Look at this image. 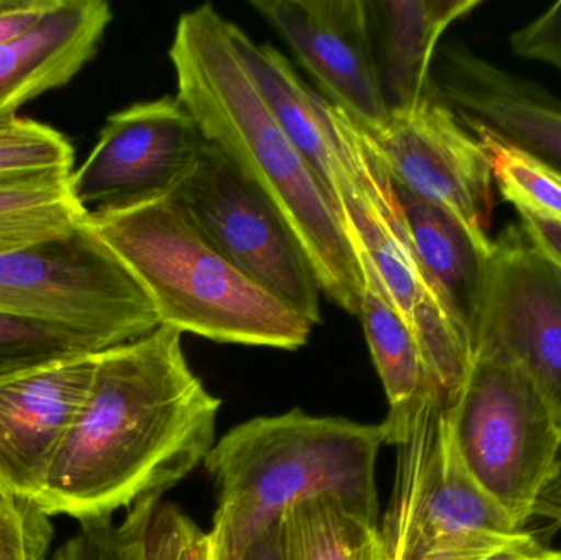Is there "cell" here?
<instances>
[{"label": "cell", "mask_w": 561, "mask_h": 560, "mask_svg": "<svg viewBox=\"0 0 561 560\" xmlns=\"http://www.w3.org/2000/svg\"><path fill=\"white\" fill-rule=\"evenodd\" d=\"M486 150L494 183L517 213L561 224V173L529 151L483 128L470 130Z\"/></svg>", "instance_id": "25"}, {"label": "cell", "mask_w": 561, "mask_h": 560, "mask_svg": "<svg viewBox=\"0 0 561 560\" xmlns=\"http://www.w3.org/2000/svg\"><path fill=\"white\" fill-rule=\"evenodd\" d=\"M386 444L398 449L381 528L389 560H484L520 533L465 469L440 395Z\"/></svg>", "instance_id": "6"}, {"label": "cell", "mask_w": 561, "mask_h": 560, "mask_svg": "<svg viewBox=\"0 0 561 560\" xmlns=\"http://www.w3.org/2000/svg\"><path fill=\"white\" fill-rule=\"evenodd\" d=\"M209 546V533H203L196 526L187 536L178 560H206Z\"/></svg>", "instance_id": "33"}, {"label": "cell", "mask_w": 561, "mask_h": 560, "mask_svg": "<svg viewBox=\"0 0 561 560\" xmlns=\"http://www.w3.org/2000/svg\"><path fill=\"white\" fill-rule=\"evenodd\" d=\"M353 247L363 273L358 316L373 364L388 397L389 413L381 423L388 439L404 426L424 400L438 390L428 374L417 339L392 302L371 260L358 243L353 242Z\"/></svg>", "instance_id": "20"}, {"label": "cell", "mask_w": 561, "mask_h": 560, "mask_svg": "<svg viewBox=\"0 0 561 560\" xmlns=\"http://www.w3.org/2000/svg\"><path fill=\"white\" fill-rule=\"evenodd\" d=\"M75 148L56 128L15 117L0 122V183L71 174Z\"/></svg>", "instance_id": "26"}, {"label": "cell", "mask_w": 561, "mask_h": 560, "mask_svg": "<svg viewBox=\"0 0 561 560\" xmlns=\"http://www.w3.org/2000/svg\"><path fill=\"white\" fill-rule=\"evenodd\" d=\"M243 560H279L275 528L270 529L263 538H260L259 541L250 548V551L247 552L245 559Z\"/></svg>", "instance_id": "34"}, {"label": "cell", "mask_w": 561, "mask_h": 560, "mask_svg": "<svg viewBox=\"0 0 561 560\" xmlns=\"http://www.w3.org/2000/svg\"><path fill=\"white\" fill-rule=\"evenodd\" d=\"M432 88L468 130L491 132L561 173V99L542 85L448 43L438 46Z\"/></svg>", "instance_id": "14"}, {"label": "cell", "mask_w": 561, "mask_h": 560, "mask_svg": "<svg viewBox=\"0 0 561 560\" xmlns=\"http://www.w3.org/2000/svg\"><path fill=\"white\" fill-rule=\"evenodd\" d=\"M95 355L0 384V487L20 502L42 495L88 393Z\"/></svg>", "instance_id": "15"}, {"label": "cell", "mask_w": 561, "mask_h": 560, "mask_svg": "<svg viewBox=\"0 0 561 560\" xmlns=\"http://www.w3.org/2000/svg\"><path fill=\"white\" fill-rule=\"evenodd\" d=\"M471 347L473 357L520 368L561 426V272L520 224L507 226L493 240Z\"/></svg>", "instance_id": "11"}, {"label": "cell", "mask_w": 561, "mask_h": 560, "mask_svg": "<svg viewBox=\"0 0 561 560\" xmlns=\"http://www.w3.org/2000/svg\"><path fill=\"white\" fill-rule=\"evenodd\" d=\"M275 533L279 560H389L378 522L339 496H313L289 506Z\"/></svg>", "instance_id": "22"}, {"label": "cell", "mask_w": 561, "mask_h": 560, "mask_svg": "<svg viewBox=\"0 0 561 560\" xmlns=\"http://www.w3.org/2000/svg\"><path fill=\"white\" fill-rule=\"evenodd\" d=\"M542 549V546L534 539V536L520 532L513 539H510L506 545L491 552L484 560H534Z\"/></svg>", "instance_id": "31"}, {"label": "cell", "mask_w": 561, "mask_h": 560, "mask_svg": "<svg viewBox=\"0 0 561 560\" xmlns=\"http://www.w3.org/2000/svg\"><path fill=\"white\" fill-rule=\"evenodd\" d=\"M111 22L104 0H61L30 32L0 45V122L68 84L94 58Z\"/></svg>", "instance_id": "16"}, {"label": "cell", "mask_w": 561, "mask_h": 560, "mask_svg": "<svg viewBox=\"0 0 561 560\" xmlns=\"http://www.w3.org/2000/svg\"><path fill=\"white\" fill-rule=\"evenodd\" d=\"M209 539H210V536H209ZM206 560H214V546H213V541H210L209 552H207Z\"/></svg>", "instance_id": "36"}, {"label": "cell", "mask_w": 561, "mask_h": 560, "mask_svg": "<svg viewBox=\"0 0 561 560\" xmlns=\"http://www.w3.org/2000/svg\"><path fill=\"white\" fill-rule=\"evenodd\" d=\"M71 174H45L0 183V255L58 239L88 214L72 199Z\"/></svg>", "instance_id": "23"}, {"label": "cell", "mask_w": 561, "mask_h": 560, "mask_svg": "<svg viewBox=\"0 0 561 560\" xmlns=\"http://www.w3.org/2000/svg\"><path fill=\"white\" fill-rule=\"evenodd\" d=\"M207 239L290 311L322 322L319 283L272 203L206 140L196 167L173 194Z\"/></svg>", "instance_id": "9"}, {"label": "cell", "mask_w": 561, "mask_h": 560, "mask_svg": "<svg viewBox=\"0 0 561 560\" xmlns=\"http://www.w3.org/2000/svg\"><path fill=\"white\" fill-rule=\"evenodd\" d=\"M481 0H368L379 85L389 112L432 94V68L448 26Z\"/></svg>", "instance_id": "17"}, {"label": "cell", "mask_w": 561, "mask_h": 560, "mask_svg": "<svg viewBox=\"0 0 561 560\" xmlns=\"http://www.w3.org/2000/svg\"><path fill=\"white\" fill-rule=\"evenodd\" d=\"M534 560H561L560 551H550V549H542Z\"/></svg>", "instance_id": "35"}, {"label": "cell", "mask_w": 561, "mask_h": 560, "mask_svg": "<svg viewBox=\"0 0 561 560\" xmlns=\"http://www.w3.org/2000/svg\"><path fill=\"white\" fill-rule=\"evenodd\" d=\"M323 98L362 130L389 111L379 85L368 0H253Z\"/></svg>", "instance_id": "13"}, {"label": "cell", "mask_w": 561, "mask_h": 560, "mask_svg": "<svg viewBox=\"0 0 561 560\" xmlns=\"http://www.w3.org/2000/svg\"><path fill=\"white\" fill-rule=\"evenodd\" d=\"M160 325L220 344L297 351L313 325L237 268L173 197L89 216Z\"/></svg>", "instance_id": "4"}, {"label": "cell", "mask_w": 561, "mask_h": 560, "mask_svg": "<svg viewBox=\"0 0 561 560\" xmlns=\"http://www.w3.org/2000/svg\"><path fill=\"white\" fill-rule=\"evenodd\" d=\"M382 424L290 410L245 421L204 459L216 490L209 532L216 560H243L284 510L333 495L378 522L376 462Z\"/></svg>", "instance_id": "3"}, {"label": "cell", "mask_w": 561, "mask_h": 560, "mask_svg": "<svg viewBox=\"0 0 561 560\" xmlns=\"http://www.w3.org/2000/svg\"><path fill=\"white\" fill-rule=\"evenodd\" d=\"M213 5L183 13L170 46L176 98L207 141L270 201L299 243L320 292L358 316L363 273L335 204L263 99L233 35Z\"/></svg>", "instance_id": "2"}, {"label": "cell", "mask_w": 561, "mask_h": 560, "mask_svg": "<svg viewBox=\"0 0 561 560\" xmlns=\"http://www.w3.org/2000/svg\"><path fill=\"white\" fill-rule=\"evenodd\" d=\"M342 158L330 181V197L350 240L371 260L392 302L417 339L428 374L447 407L473 364V347L428 282L402 222L394 186L365 132L333 105Z\"/></svg>", "instance_id": "5"}, {"label": "cell", "mask_w": 561, "mask_h": 560, "mask_svg": "<svg viewBox=\"0 0 561 560\" xmlns=\"http://www.w3.org/2000/svg\"><path fill=\"white\" fill-rule=\"evenodd\" d=\"M394 186L412 249L448 311L473 335L486 286L493 240L477 239L457 217Z\"/></svg>", "instance_id": "18"}, {"label": "cell", "mask_w": 561, "mask_h": 560, "mask_svg": "<svg viewBox=\"0 0 561 560\" xmlns=\"http://www.w3.org/2000/svg\"><path fill=\"white\" fill-rule=\"evenodd\" d=\"M0 312L72 325L111 347L160 328L153 302L89 217L66 236L0 255Z\"/></svg>", "instance_id": "8"}, {"label": "cell", "mask_w": 561, "mask_h": 560, "mask_svg": "<svg viewBox=\"0 0 561 560\" xmlns=\"http://www.w3.org/2000/svg\"><path fill=\"white\" fill-rule=\"evenodd\" d=\"M196 528L176 506L145 499L121 523L112 518L79 523L49 560H178Z\"/></svg>", "instance_id": "21"}, {"label": "cell", "mask_w": 561, "mask_h": 560, "mask_svg": "<svg viewBox=\"0 0 561 560\" xmlns=\"http://www.w3.org/2000/svg\"><path fill=\"white\" fill-rule=\"evenodd\" d=\"M448 414L465 469L524 532L560 466L561 426L552 408L516 365L473 357Z\"/></svg>", "instance_id": "7"}, {"label": "cell", "mask_w": 561, "mask_h": 560, "mask_svg": "<svg viewBox=\"0 0 561 560\" xmlns=\"http://www.w3.org/2000/svg\"><path fill=\"white\" fill-rule=\"evenodd\" d=\"M61 0H0V45L30 32Z\"/></svg>", "instance_id": "29"}, {"label": "cell", "mask_w": 561, "mask_h": 560, "mask_svg": "<svg viewBox=\"0 0 561 560\" xmlns=\"http://www.w3.org/2000/svg\"><path fill=\"white\" fill-rule=\"evenodd\" d=\"M220 404L174 329L101 352L35 505L81 523L161 499L213 449Z\"/></svg>", "instance_id": "1"}, {"label": "cell", "mask_w": 561, "mask_h": 560, "mask_svg": "<svg viewBox=\"0 0 561 560\" xmlns=\"http://www.w3.org/2000/svg\"><path fill=\"white\" fill-rule=\"evenodd\" d=\"M523 227L530 242L561 272V224L542 219L529 213H519Z\"/></svg>", "instance_id": "30"}, {"label": "cell", "mask_w": 561, "mask_h": 560, "mask_svg": "<svg viewBox=\"0 0 561 560\" xmlns=\"http://www.w3.org/2000/svg\"><path fill=\"white\" fill-rule=\"evenodd\" d=\"M53 526L35 503H25L0 487V560H43Z\"/></svg>", "instance_id": "27"}, {"label": "cell", "mask_w": 561, "mask_h": 560, "mask_svg": "<svg viewBox=\"0 0 561 560\" xmlns=\"http://www.w3.org/2000/svg\"><path fill=\"white\" fill-rule=\"evenodd\" d=\"M233 35L270 111L330 196L342 157L333 105L307 85L275 46L259 45L237 25Z\"/></svg>", "instance_id": "19"}, {"label": "cell", "mask_w": 561, "mask_h": 560, "mask_svg": "<svg viewBox=\"0 0 561 560\" xmlns=\"http://www.w3.org/2000/svg\"><path fill=\"white\" fill-rule=\"evenodd\" d=\"M511 48L519 58L547 62L561 72V2L516 30Z\"/></svg>", "instance_id": "28"}, {"label": "cell", "mask_w": 561, "mask_h": 560, "mask_svg": "<svg viewBox=\"0 0 561 560\" xmlns=\"http://www.w3.org/2000/svg\"><path fill=\"white\" fill-rule=\"evenodd\" d=\"M534 518H546L556 528H561V459L557 476L537 503Z\"/></svg>", "instance_id": "32"}, {"label": "cell", "mask_w": 561, "mask_h": 560, "mask_svg": "<svg viewBox=\"0 0 561 560\" xmlns=\"http://www.w3.org/2000/svg\"><path fill=\"white\" fill-rule=\"evenodd\" d=\"M112 348L72 325L0 312V384Z\"/></svg>", "instance_id": "24"}, {"label": "cell", "mask_w": 561, "mask_h": 560, "mask_svg": "<svg viewBox=\"0 0 561 560\" xmlns=\"http://www.w3.org/2000/svg\"><path fill=\"white\" fill-rule=\"evenodd\" d=\"M396 186L457 217L477 239L491 242L493 170L481 141L432 94L382 124L363 130Z\"/></svg>", "instance_id": "12"}, {"label": "cell", "mask_w": 561, "mask_h": 560, "mask_svg": "<svg viewBox=\"0 0 561 560\" xmlns=\"http://www.w3.org/2000/svg\"><path fill=\"white\" fill-rule=\"evenodd\" d=\"M206 137L176 95L138 102L105 122L84 163L69 176L88 216L173 197L196 167Z\"/></svg>", "instance_id": "10"}]
</instances>
